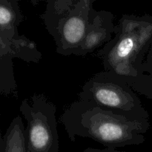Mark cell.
Here are the masks:
<instances>
[{
  "mask_svg": "<svg viewBox=\"0 0 152 152\" xmlns=\"http://www.w3.org/2000/svg\"><path fill=\"white\" fill-rule=\"evenodd\" d=\"M61 122L72 142L77 137L89 138L111 149L143 143V134L150 128L148 120L132 118L80 99L64 111Z\"/></svg>",
  "mask_w": 152,
  "mask_h": 152,
  "instance_id": "6da1fadb",
  "label": "cell"
},
{
  "mask_svg": "<svg viewBox=\"0 0 152 152\" xmlns=\"http://www.w3.org/2000/svg\"><path fill=\"white\" fill-rule=\"evenodd\" d=\"M152 43V16L125 14L112 39L98 50L105 71L130 83L137 75Z\"/></svg>",
  "mask_w": 152,
  "mask_h": 152,
  "instance_id": "7a4b0ae2",
  "label": "cell"
},
{
  "mask_svg": "<svg viewBox=\"0 0 152 152\" xmlns=\"http://www.w3.org/2000/svg\"><path fill=\"white\" fill-rule=\"evenodd\" d=\"M91 0H50L41 15L62 56L74 55L83 42L95 9Z\"/></svg>",
  "mask_w": 152,
  "mask_h": 152,
  "instance_id": "3957f363",
  "label": "cell"
},
{
  "mask_svg": "<svg viewBox=\"0 0 152 152\" xmlns=\"http://www.w3.org/2000/svg\"><path fill=\"white\" fill-rule=\"evenodd\" d=\"M78 97L132 118L149 120L148 111L127 82L108 71H101L89 79Z\"/></svg>",
  "mask_w": 152,
  "mask_h": 152,
  "instance_id": "277c9868",
  "label": "cell"
},
{
  "mask_svg": "<svg viewBox=\"0 0 152 152\" xmlns=\"http://www.w3.org/2000/svg\"><path fill=\"white\" fill-rule=\"evenodd\" d=\"M24 100L21 112L27 121L25 129L26 152H59V134L54 104L43 94Z\"/></svg>",
  "mask_w": 152,
  "mask_h": 152,
  "instance_id": "5b68a950",
  "label": "cell"
},
{
  "mask_svg": "<svg viewBox=\"0 0 152 152\" xmlns=\"http://www.w3.org/2000/svg\"><path fill=\"white\" fill-rule=\"evenodd\" d=\"M113 13L107 10H95L88 28L86 37L76 56H86L93 53L96 49L103 47L112 39L116 25L114 23Z\"/></svg>",
  "mask_w": 152,
  "mask_h": 152,
  "instance_id": "8992f818",
  "label": "cell"
},
{
  "mask_svg": "<svg viewBox=\"0 0 152 152\" xmlns=\"http://www.w3.org/2000/svg\"><path fill=\"white\" fill-rule=\"evenodd\" d=\"M22 21L18 4L15 1H0V31L3 37L12 42L21 41L25 37L19 36L17 26Z\"/></svg>",
  "mask_w": 152,
  "mask_h": 152,
  "instance_id": "52a82bcc",
  "label": "cell"
},
{
  "mask_svg": "<svg viewBox=\"0 0 152 152\" xmlns=\"http://www.w3.org/2000/svg\"><path fill=\"white\" fill-rule=\"evenodd\" d=\"M128 84L134 91L152 99V43L137 75Z\"/></svg>",
  "mask_w": 152,
  "mask_h": 152,
  "instance_id": "ba28073f",
  "label": "cell"
},
{
  "mask_svg": "<svg viewBox=\"0 0 152 152\" xmlns=\"http://www.w3.org/2000/svg\"><path fill=\"white\" fill-rule=\"evenodd\" d=\"M3 152H26L25 127L20 117L13 120L7 130Z\"/></svg>",
  "mask_w": 152,
  "mask_h": 152,
  "instance_id": "9c48e42d",
  "label": "cell"
}]
</instances>
